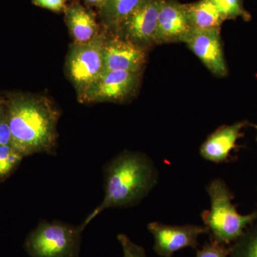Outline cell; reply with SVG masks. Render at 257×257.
I'll use <instances>...</instances> for the list:
<instances>
[{"mask_svg":"<svg viewBox=\"0 0 257 257\" xmlns=\"http://www.w3.org/2000/svg\"><path fill=\"white\" fill-rule=\"evenodd\" d=\"M104 175V198L81 224L84 229L105 209L137 205L155 188L159 179L156 166L150 157L128 150L109 161Z\"/></svg>","mask_w":257,"mask_h":257,"instance_id":"6da1fadb","label":"cell"},{"mask_svg":"<svg viewBox=\"0 0 257 257\" xmlns=\"http://www.w3.org/2000/svg\"><path fill=\"white\" fill-rule=\"evenodd\" d=\"M7 116L11 130V146L21 155L55 152L60 112L46 98H15L10 103Z\"/></svg>","mask_w":257,"mask_h":257,"instance_id":"7a4b0ae2","label":"cell"},{"mask_svg":"<svg viewBox=\"0 0 257 257\" xmlns=\"http://www.w3.org/2000/svg\"><path fill=\"white\" fill-rule=\"evenodd\" d=\"M207 192L210 199V209L201 214L204 226L209 230L210 239L229 246L243 234L250 225L257 221V210L241 214L231 201L234 196L221 179H213Z\"/></svg>","mask_w":257,"mask_h":257,"instance_id":"3957f363","label":"cell"},{"mask_svg":"<svg viewBox=\"0 0 257 257\" xmlns=\"http://www.w3.org/2000/svg\"><path fill=\"white\" fill-rule=\"evenodd\" d=\"M84 229L82 224L42 221L27 238L25 248L30 257H79Z\"/></svg>","mask_w":257,"mask_h":257,"instance_id":"277c9868","label":"cell"},{"mask_svg":"<svg viewBox=\"0 0 257 257\" xmlns=\"http://www.w3.org/2000/svg\"><path fill=\"white\" fill-rule=\"evenodd\" d=\"M106 37L99 33L92 41L72 45L67 59L71 80L79 94L104 72Z\"/></svg>","mask_w":257,"mask_h":257,"instance_id":"5b68a950","label":"cell"},{"mask_svg":"<svg viewBox=\"0 0 257 257\" xmlns=\"http://www.w3.org/2000/svg\"><path fill=\"white\" fill-rule=\"evenodd\" d=\"M147 229L154 238V251L161 257H172L182 248H197L199 236L209 234L205 226L194 224L175 226L153 221Z\"/></svg>","mask_w":257,"mask_h":257,"instance_id":"8992f818","label":"cell"},{"mask_svg":"<svg viewBox=\"0 0 257 257\" xmlns=\"http://www.w3.org/2000/svg\"><path fill=\"white\" fill-rule=\"evenodd\" d=\"M139 76V72L105 71L79 94V99L86 103L124 100L136 89Z\"/></svg>","mask_w":257,"mask_h":257,"instance_id":"52a82bcc","label":"cell"},{"mask_svg":"<svg viewBox=\"0 0 257 257\" xmlns=\"http://www.w3.org/2000/svg\"><path fill=\"white\" fill-rule=\"evenodd\" d=\"M162 0H144L119 25L124 38L137 45L156 42L157 19Z\"/></svg>","mask_w":257,"mask_h":257,"instance_id":"ba28073f","label":"cell"},{"mask_svg":"<svg viewBox=\"0 0 257 257\" xmlns=\"http://www.w3.org/2000/svg\"><path fill=\"white\" fill-rule=\"evenodd\" d=\"M206 67L219 77L227 74L221 47L220 28L210 30L192 29L184 42Z\"/></svg>","mask_w":257,"mask_h":257,"instance_id":"9c48e42d","label":"cell"},{"mask_svg":"<svg viewBox=\"0 0 257 257\" xmlns=\"http://www.w3.org/2000/svg\"><path fill=\"white\" fill-rule=\"evenodd\" d=\"M187 6L174 0H162L155 43L184 42L192 30Z\"/></svg>","mask_w":257,"mask_h":257,"instance_id":"30bf717a","label":"cell"},{"mask_svg":"<svg viewBox=\"0 0 257 257\" xmlns=\"http://www.w3.org/2000/svg\"><path fill=\"white\" fill-rule=\"evenodd\" d=\"M104 72L123 70L139 72L146 55L143 47L124 37H113L104 44Z\"/></svg>","mask_w":257,"mask_h":257,"instance_id":"8fae6325","label":"cell"},{"mask_svg":"<svg viewBox=\"0 0 257 257\" xmlns=\"http://www.w3.org/2000/svg\"><path fill=\"white\" fill-rule=\"evenodd\" d=\"M246 124L245 121H239L217 128L201 146V157L215 164L229 162L230 154L236 148V142L241 138V130Z\"/></svg>","mask_w":257,"mask_h":257,"instance_id":"7c38bea8","label":"cell"},{"mask_svg":"<svg viewBox=\"0 0 257 257\" xmlns=\"http://www.w3.org/2000/svg\"><path fill=\"white\" fill-rule=\"evenodd\" d=\"M63 13L66 24L73 37L74 43H87L100 33L95 15L92 10L80 3L69 4Z\"/></svg>","mask_w":257,"mask_h":257,"instance_id":"4fadbf2b","label":"cell"},{"mask_svg":"<svg viewBox=\"0 0 257 257\" xmlns=\"http://www.w3.org/2000/svg\"><path fill=\"white\" fill-rule=\"evenodd\" d=\"M186 6L193 29L210 30L220 28L221 23L224 21L213 0H200Z\"/></svg>","mask_w":257,"mask_h":257,"instance_id":"5bb4252c","label":"cell"},{"mask_svg":"<svg viewBox=\"0 0 257 257\" xmlns=\"http://www.w3.org/2000/svg\"><path fill=\"white\" fill-rule=\"evenodd\" d=\"M144 0H106L99 10L101 22L108 28L117 29Z\"/></svg>","mask_w":257,"mask_h":257,"instance_id":"9a60e30c","label":"cell"},{"mask_svg":"<svg viewBox=\"0 0 257 257\" xmlns=\"http://www.w3.org/2000/svg\"><path fill=\"white\" fill-rule=\"evenodd\" d=\"M229 257H257V223H253L230 246Z\"/></svg>","mask_w":257,"mask_h":257,"instance_id":"2e32d148","label":"cell"},{"mask_svg":"<svg viewBox=\"0 0 257 257\" xmlns=\"http://www.w3.org/2000/svg\"><path fill=\"white\" fill-rule=\"evenodd\" d=\"M23 157L11 145H0V179L11 173L20 165Z\"/></svg>","mask_w":257,"mask_h":257,"instance_id":"e0dca14e","label":"cell"},{"mask_svg":"<svg viewBox=\"0 0 257 257\" xmlns=\"http://www.w3.org/2000/svg\"><path fill=\"white\" fill-rule=\"evenodd\" d=\"M224 20L242 18L245 20L250 15L243 8L241 0H213Z\"/></svg>","mask_w":257,"mask_h":257,"instance_id":"ac0fdd59","label":"cell"},{"mask_svg":"<svg viewBox=\"0 0 257 257\" xmlns=\"http://www.w3.org/2000/svg\"><path fill=\"white\" fill-rule=\"evenodd\" d=\"M230 246L221 244L210 239L200 249H198L196 257H229Z\"/></svg>","mask_w":257,"mask_h":257,"instance_id":"d6986e66","label":"cell"},{"mask_svg":"<svg viewBox=\"0 0 257 257\" xmlns=\"http://www.w3.org/2000/svg\"><path fill=\"white\" fill-rule=\"evenodd\" d=\"M117 240L122 248L123 257H147L145 248L132 241L127 235L119 234Z\"/></svg>","mask_w":257,"mask_h":257,"instance_id":"ffe728a7","label":"cell"},{"mask_svg":"<svg viewBox=\"0 0 257 257\" xmlns=\"http://www.w3.org/2000/svg\"><path fill=\"white\" fill-rule=\"evenodd\" d=\"M69 1L70 0H32V3L44 9L60 13L64 11Z\"/></svg>","mask_w":257,"mask_h":257,"instance_id":"44dd1931","label":"cell"},{"mask_svg":"<svg viewBox=\"0 0 257 257\" xmlns=\"http://www.w3.org/2000/svg\"><path fill=\"white\" fill-rule=\"evenodd\" d=\"M12 135L8 116L0 111V145H11Z\"/></svg>","mask_w":257,"mask_h":257,"instance_id":"7402d4cb","label":"cell"},{"mask_svg":"<svg viewBox=\"0 0 257 257\" xmlns=\"http://www.w3.org/2000/svg\"><path fill=\"white\" fill-rule=\"evenodd\" d=\"M83 1L89 6L94 7L98 8V10H100L105 4L106 0H83Z\"/></svg>","mask_w":257,"mask_h":257,"instance_id":"603a6c76","label":"cell"},{"mask_svg":"<svg viewBox=\"0 0 257 257\" xmlns=\"http://www.w3.org/2000/svg\"><path fill=\"white\" fill-rule=\"evenodd\" d=\"M256 130H257V126H256ZM256 141H257V135H256Z\"/></svg>","mask_w":257,"mask_h":257,"instance_id":"cb8c5ba5","label":"cell"}]
</instances>
